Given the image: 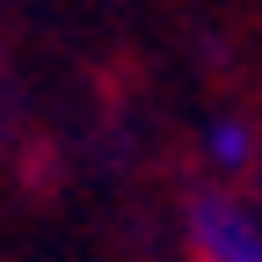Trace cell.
I'll list each match as a JSON object with an SVG mask.
<instances>
[{
    "label": "cell",
    "instance_id": "6da1fadb",
    "mask_svg": "<svg viewBox=\"0 0 262 262\" xmlns=\"http://www.w3.org/2000/svg\"><path fill=\"white\" fill-rule=\"evenodd\" d=\"M189 248L204 262H262V226L233 204V196H204L189 211Z\"/></svg>",
    "mask_w": 262,
    "mask_h": 262
},
{
    "label": "cell",
    "instance_id": "7a4b0ae2",
    "mask_svg": "<svg viewBox=\"0 0 262 262\" xmlns=\"http://www.w3.org/2000/svg\"><path fill=\"white\" fill-rule=\"evenodd\" d=\"M211 160L219 168H248V124H211Z\"/></svg>",
    "mask_w": 262,
    "mask_h": 262
}]
</instances>
